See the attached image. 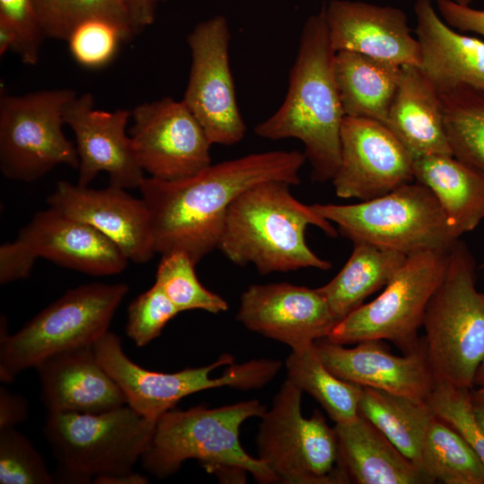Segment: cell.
<instances>
[{"label":"cell","instance_id":"1","mask_svg":"<svg viewBox=\"0 0 484 484\" xmlns=\"http://www.w3.org/2000/svg\"><path fill=\"white\" fill-rule=\"evenodd\" d=\"M306 160L298 151H271L211 163L177 180L145 177L139 190L156 254L183 252L196 264L218 247L227 211L239 194L264 181L298 185Z\"/></svg>","mask_w":484,"mask_h":484},{"label":"cell","instance_id":"2","mask_svg":"<svg viewBox=\"0 0 484 484\" xmlns=\"http://www.w3.org/2000/svg\"><path fill=\"white\" fill-rule=\"evenodd\" d=\"M335 53L322 5L303 26L284 101L254 129L268 140L301 141L315 182L332 180L340 165L345 115L333 74Z\"/></svg>","mask_w":484,"mask_h":484},{"label":"cell","instance_id":"3","mask_svg":"<svg viewBox=\"0 0 484 484\" xmlns=\"http://www.w3.org/2000/svg\"><path fill=\"white\" fill-rule=\"evenodd\" d=\"M286 182L258 183L239 194L229 205L218 249L234 264H253L261 274L302 268L328 270L305 238L308 225L330 237L337 230L311 207L297 200Z\"/></svg>","mask_w":484,"mask_h":484},{"label":"cell","instance_id":"4","mask_svg":"<svg viewBox=\"0 0 484 484\" xmlns=\"http://www.w3.org/2000/svg\"><path fill=\"white\" fill-rule=\"evenodd\" d=\"M265 411V405L258 400L212 409H172L157 419L141 457L143 467L162 479L177 471L184 462L194 459L226 482H244L246 472L260 483L278 482L270 469L248 454L239 442L243 422L253 417L261 418Z\"/></svg>","mask_w":484,"mask_h":484},{"label":"cell","instance_id":"5","mask_svg":"<svg viewBox=\"0 0 484 484\" xmlns=\"http://www.w3.org/2000/svg\"><path fill=\"white\" fill-rule=\"evenodd\" d=\"M474 267L471 254L458 240L422 324L436 383L468 389L484 360V292L476 289Z\"/></svg>","mask_w":484,"mask_h":484},{"label":"cell","instance_id":"6","mask_svg":"<svg viewBox=\"0 0 484 484\" xmlns=\"http://www.w3.org/2000/svg\"><path fill=\"white\" fill-rule=\"evenodd\" d=\"M128 292L125 283H89L67 290L17 333L9 335L1 316L0 379L10 383L59 352L93 345L108 332L113 315Z\"/></svg>","mask_w":484,"mask_h":484},{"label":"cell","instance_id":"7","mask_svg":"<svg viewBox=\"0 0 484 484\" xmlns=\"http://www.w3.org/2000/svg\"><path fill=\"white\" fill-rule=\"evenodd\" d=\"M156 422L128 405L100 413L48 412L44 433L60 479L89 483L98 477L133 471Z\"/></svg>","mask_w":484,"mask_h":484},{"label":"cell","instance_id":"8","mask_svg":"<svg viewBox=\"0 0 484 484\" xmlns=\"http://www.w3.org/2000/svg\"><path fill=\"white\" fill-rule=\"evenodd\" d=\"M98 361L122 390L126 404L141 416L157 420L183 398L200 391L229 386L240 390L264 387L278 374L275 359H252L235 364L224 353L213 363L174 373L151 371L133 362L121 339L107 332L94 344Z\"/></svg>","mask_w":484,"mask_h":484},{"label":"cell","instance_id":"9","mask_svg":"<svg viewBox=\"0 0 484 484\" xmlns=\"http://www.w3.org/2000/svg\"><path fill=\"white\" fill-rule=\"evenodd\" d=\"M311 207L334 222L353 243H368L406 255L450 249L458 241L435 194L416 180L359 203Z\"/></svg>","mask_w":484,"mask_h":484},{"label":"cell","instance_id":"10","mask_svg":"<svg viewBox=\"0 0 484 484\" xmlns=\"http://www.w3.org/2000/svg\"><path fill=\"white\" fill-rule=\"evenodd\" d=\"M303 391L286 379L261 417L256 436L258 459L286 484L348 483L339 464L338 442L318 411H301Z\"/></svg>","mask_w":484,"mask_h":484},{"label":"cell","instance_id":"11","mask_svg":"<svg viewBox=\"0 0 484 484\" xmlns=\"http://www.w3.org/2000/svg\"><path fill=\"white\" fill-rule=\"evenodd\" d=\"M451 249L408 255L384 291L338 322L326 339L342 345L389 341L403 353L414 350L420 341L418 333L428 301L445 276Z\"/></svg>","mask_w":484,"mask_h":484},{"label":"cell","instance_id":"12","mask_svg":"<svg viewBox=\"0 0 484 484\" xmlns=\"http://www.w3.org/2000/svg\"><path fill=\"white\" fill-rule=\"evenodd\" d=\"M76 94L68 88L22 95L2 91L0 170L6 178L32 182L58 165L79 168L75 144L63 131L65 108Z\"/></svg>","mask_w":484,"mask_h":484},{"label":"cell","instance_id":"13","mask_svg":"<svg viewBox=\"0 0 484 484\" xmlns=\"http://www.w3.org/2000/svg\"><path fill=\"white\" fill-rule=\"evenodd\" d=\"M191 66L182 100L212 144L232 145L245 136L229 66L230 30L223 15L196 24L187 36Z\"/></svg>","mask_w":484,"mask_h":484},{"label":"cell","instance_id":"14","mask_svg":"<svg viewBox=\"0 0 484 484\" xmlns=\"http://www.w3.org/2000/svg\"><path fill=\"white\" fill-rule=\"evenodd\" d=\"M130 136L138 164L150 177L177 180L211 161L212 143L194 114L181 100L164 97L131 110Z\"/></svg>","mask_w":484,"mask_h":484},{"label":"cell","instance_id":"15","mask_svg":"<svg viewBox=\"0 0 484 484\" xmlns=\"http://www.w3.org/2000/svg\"><path fill=\"white\" fill-rule=\"evenodd\" d=\"M413 157L384 124L345 116L341 159L332 179L337 196L370 200L414 181Z\"/></svg>","mask_w":484,"mask_h":484},{"label":"cell","instance_id":"16","mask_svg":"<svg viewBox=\"0 0 484 484\" xmlns=\"http://www.w3.org/2000/svg\"><path fill=\"white\" fill-rule=\"evenodd\" d=\"M237 319L291 350L326 338L338 323L318 289L287 282L249 286L240 297Z\"/></svg>","mask_w":484,"mask_h":484},{"label":"cell","instance_id":"17","mask_svg":"<svg viewBox=\"0 0 484 484\" xmlns=\"http://www.w3.org/2000/svg\"><path fill=\"white\" fill-rule=\"evenodd\" d=\"M131 110L94 108L91 93L76 94L65 111V123L73 131L79 157L78 185H88L107 172L109 185L124 189L139 188L144 171L135 157L130 134L125 132Z\"/></svg>","mask_w":484,"mask_h":484},{"label":"cell","instance_id":"18","mask_svg":"<svg viewBox=\"0 0 484 484\" xmlns=\"http://www.w3.org/2000/svg\"><path fill=\"white\" fill-rule=\"evenodd\" d=\"M49 207L87 223L113 241L129 261L145 264L156 254L151 216L143 198L108 186L94 189L59 181Z\"/></svg>","mask_w":484,"mask_h":484},{"label":"cell","instance_id":"19","mask_svg":"<svg viewBox=\"0 0 484 484\" xmlns=\"http://www.w3.org/2000/svg\"><path fill=\"white\" fill-rule=\"evenodd\" d=\"M356 344L347 348L326 338L315 342L322 361L338 377L363 387L427 402L436 381L424 338L402 356L393 354L382 341Z\"/></svg>","mask_w":484,"mask_h":484},{"label":"cell","instance_id":"20","mask_svg":"<svg viewBox=\"0 0 484 484\" xmlns=\"http://www.w3.org/2000/svg\"><path fill=\"white\" fill-rule=\"evenodd\" d=\"M323 5L335 52H357L401 65L419 66V44L402 10L350 0H330Z\"/></svg>","mask_w":484,"mask_h":484},{"label":"cell","instance_id":"21","mask_svg":"<svg viewBox=\"0 0 484 484\" xmlns=\"http://www.w3.org/2000/svg\"><path fill=\"white\" fill-rule=\"evenodd\" d=\"M17 238L39 257L91 275H113L129 262L121 249L91 225L48 207L34 214Z\"/></svg>","mask_w":484,"mask_h":484},{"label":"cell","instance_id":"22","mask_svg":"<svg viewBox=\"0 0 484 484\" xmlns=\"http://www.w3.org/2000/svg\"><path fill=\"white\" fill-rule=\"evenodd\" d=\"M35 368L48 412L100 413L126 404L122 390L98 361L93 345L55 354Z\"/></svg>","mask_w":484,"mask_h":484},{"label":"cell","instance_id":"23","mask_svg":"<svg viewBox=\"0 0 484 484\" xmlns=\"http://www.w3.org/2000/svg\"><path fill=\"white\" fill-rule=\"evenodd\" d=\"M419 68L440 92L460 84L484 91V41L453 30L433 0H416Z\"/></svg>","mask_w":484,"mask_h":484},{"label":"cell","instance_id":"24","mask_svg":"<svg viewBox=\"0 0 484 484\" xmlns=\"http://www.w3.org/2000/svg\"><path fill=\"white\" fill-rule=\"evenodd\" d=\"M385 125L413 159L453 155L445 129L439 93L417 65H402L400 82Z\"/></svg>","mask_w":484,"mask_h":484},{"label":"cell","instance_id":"25","mask_svg":"<svg viewBox=\"0 0 484 484\" xmlns=\"http://www.w3.org/2000/svg\"><path fill=\"white\" fill-rule=\"evenodd\" d=\"M339 464L349 482L357 484L431 483L372 423L359 415L334 426Z\"/></svg>","mask_w":484,"mask_h":484},{"label":"cell","instance_id":"26","mask_svg":"<svg viewBox=\"0 0 484 484\" xmlns=\"http://www.w3.org/2000/svg\"><path fill=\"white\" fill-rule=\"evenodd\" d=\"M413 175L435 194L458 238L484 219V173L439 154L414 159Z\"/></svg>","mask_w":484,"mask_h":484},{"label":"cell","instance_id":"27","mask_svg":"<svg viewBox=\"0 0 484 484\" xmlns=\"http://www.w3.org/2000/svg\"><path fill=\"white\" fill-rule=\"evenodd\" d=\"M402 65L351 51L335 53L333 74L344 115L385 125Z\"/></svg>","mask_w":484,"mask_h":484},{"label":"cell","instance_id":"28","mask_svg":"<svg viewBox=\"0 0 484 484\" xmlns=\"http://www.w3.org/2000/svg\"><path fill=\"white\" fill-rule=\"evenodd\" d=\"M408 255L364 242L354 243L353 251L338 274L317 288L338 322L385 286Z\"/></svg>","mask_w":484,"mask_h":484},{"label":"cell","instance_id":"29","mask_svg":"<svg viewBox=\"0 0 484 484\" xmlns=\"http://www.w3.org/2000/svg\"><path fill=\"white\" fill-rule=\"evenodd\" d=\"M359 415L372 423L419 468L425 436L436 416L428 402L363 387Z\"/></svg>","mask_w":484,"mask_h":484},{"label":"cell","instance_id":"30","mask_svg":"<svg viewBox=\"0 0 484 484\" xmlns=\"http://www.w3.org/2000/svg\"><path fill=\"white\" fill-rule=\"evenodd\" d=\"M288 380L314 397L335 424L359 417L363 386L345 381L331 372L322 361L315 343L291 350L286 359Z\"/></svg>","mask_w":484,"mask_h":484},{"label":"cell","instance_id":"31","mask_svg":"<svg viewBox=\"0 0 484 484\" xmlns=\"http://www.w3.org/2000/svg\"><path fill=\"white\" fill-rule=\"evenodd\" d=\"M419 469L431 483L484 484V464L463 437L437 416L423 442Z\"/></svg>","mask_w":484,"mask_h":484},{"label":"cell","instance_id":"32","mask_svg":"<svg viewBox=\"0 0 484 484\" xmlns=\"http://www.w3.org/2000/svg\"><path fill=\"white\" fill-rule=\"evenodd\" d=\"M438 93L453 155L484 173V91L460 84Z\"/></svg>","mask_w":484,"mask_h":484},{"label":"cell","instance_id":"33","mask_svg":"<svg viewBox=\"0 0 484 484\" xmlns=\"http://www.w3.org/2000/svg\"><path fill=\"white\" fill-rule=\"evenodd\" d=\"M45 37L66 41L72 31L89 19L116 24L125 40L135 36L120 0H32Z\"/></svg>","mask_w":484,"mask_h":484},{"label":"cell","instance_id":"34","mask_svg":"<svg viewBox=\"0 0 484 484\" xmlns=\"http://www.w3.org/2000/svg\"><path fill=\"white\" fill-rule=\"evenodd\" d=\"M195 264L183 252L162 255L155 282L179 312L201 309L219 314L229 309L228 302L199 281Z\"/></svg>","mask_w":484,"mask_h":484},{"label":"cell","instance_id":"35","mask_svg":"<svg viewBox=\"0 0 484 484\" xmlns=\"http://www.w3.org/2000/svg\"><path fill=\"white\" fill-rule=\"evenodd\" d=\"M471 389L436 383L427 402L435 415L452 426L484 464V430L472 408Z\"/></svg>","mask_w":484,"mask_h":484},{"label":"cell","instance_id":"36","mask_svg":"<svg viewBox=\"0 0 484 484\" xmlns=\"http://www.w3.org/2000/svg\"><path fill=\"white\" fill-rule=\"evenodd\" d=\"M53 482L54 478L31 443L14 428L0 429V483Z\"/></svg>","mask_w":484,"mask_h":484},{"label":"cell","instance_id":"37","mask_svg":"<svg viewBox=\"0 0 484 484\" xmlns=\"http://www.w3.org/2000/svg\"><path fill=\"white\" fill-rule=\"evenodd\" d=\"M124 41L125 38L116 24L99 18L80 23L66 40L74 61L89 69L108 65Z\"/></svg>","mask_w":484,"mask_h":484},{"label":"cell","instance_id":"38","mask_svg":"<svg viewBox=\"0 0 484 484\" xmlns=\"http://www.w3.org/2000/svg\"><path fill=\"white\" fill-rule=\"evenodd\" d=\"M180 312L154 283L128 306L125 333L137 347L159 337L165 325Z\"/></svg>","mask_w":484,"mask_h":484},{"label":"cell","instance_id":"39","mask_svg":"<svg viewBox=\"0 0 484 484\" xmlns=\"http://www.w3.org/2000/svg\"><path fill=\"white\" fill-rule=\"evenodd\" d=\"M0 21L16 34L13 51L29 65L39 62L45 35L40 27L32 0H0Z\"/></svg>","mask_w":484,"mask_h":484},{"label":"cell","instance_id":"40","mask_svg":"<svg viewBox=\"0 0 484 484\" xmlns=\"http://www.w3.org/2000/svg\"><path fill=\"white\" fill-rule=\"evenodd\" d=\"M37 256L20 239L6 242L0 246V283L2 285L26 279Z\"/></svg>","mask_w":484,"mask_h":484},{"label":"cell","instance_id":"41","mask_svg":"<svg viewBox=\"0 0 484 484\" xmlns=\"http://www.w3.org/2000/svg\"><path fill=\"white\" fill-rule=\"evenodd\" d=\"M436 7L449 26L484 36V10L462 5L453 0H436Z\"/></svg>","mask_w":484,"mask_h":484},{"label":"cell","instance_id":"42","mask_svg":"<svg viewBox=\"0 0 484 484\" xmlns=\"http://www.w3.org/2000/svg\"><path fill=\"white\" fill-rule=\"evenodd\" d=\"M29 415L26 399L17 393L0 388V429L14 428L23 422Z\"/></svg>","mask_w":484,"mask_h":484},{"label":"cell","instance_id":"43","mask_svg":"<svg viewBox=\"0 0 484 484\" xmlns=\"http://www.w3.org/2000/svg\"><path fill=\"white\" fill-rule=\"evenodd\" d=\"M166 1L120 0L128 15L135 36L153 23L159 5Z\"/></svg>","mask_w":484,"mask_h":484},{"label":"cell","instance_id":"44","mask_svg":"<svg viewBox=\"0 0 484 484\" xmlns=\"http://www.w3.org/2000/svg\"><path fill=\"white\" fill-rule=\"evenodd\" d=\"M92 482L98 484H146L148 483V480L139 473L131 471L117 475L98 477Z\"/></svg>","mask_w":484,"mask_h":484},{"label":"cell","instance_id":"45","mask_svg":"<svg viewBox=\"0 0 484 484\" xmlns=\"http://www.w3.org/2000/svg\"><path fill=\"white\" fill-rule=\"evenodd\" d=\"M16 34L5 22L0 21V56H3L9 49L14 48Z\"/></svg>","mask_w":484,"mask_h":484},{"label":"cell","instance_id":"46","mask_svg":"<svg viewBox=\"0 0 484 484\" xmlns=\"http://www.w3.org/2000/svg\"><path fill=\"white\" fill-rule=\"evenodd\" d=\"M471 403L475 416L484 430V391L479 388H472Z\"/></svg>","mask_w":484,"mask_h":484},{"label":"cell","instance_id":"47","mask_svg":"<svg viewBox=\"0 0 484 484\" xmlns=\"http://www.w3.org/2000/svg\"><path fill=\"white\" fill-rule=\"evenodd\" d=\"M484 382V360L480 364L475 377L474 386L480 385Z\"/></svg>","mask_w":484,"mask_h":484},{"label":"cell","instance_id":"48","mask_svg":"<svg viewBox=\"0 0 484 484\" xmlns=\"http://www.w3.org/2000/svg\"><path fill=\"white\" fill-rule=\"evenodd\" d=\"M453 1L462 5H469L470 3L473 0H453Z\"/></svg>","mask_w":484,"mask_h":484},{"label":"cell","instance_id":"49","mask_svg":"<svg viewBox=\"0 0 484 484\" xmlns=\"http://www.w3.org/2000/svg\"><path fill=\"white\" fill-rule=\"evenodd\" d=\"M478 388L484 391V382L480 385H479Z\"/></svg>","mask_w":484,"mask_h":484}]
</instances>
